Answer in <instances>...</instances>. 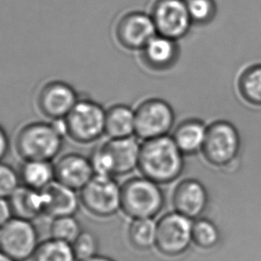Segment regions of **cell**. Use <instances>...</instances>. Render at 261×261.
I'll return each instance as SVG.
<instances>
[{
    "mask_svg": "<svg viewBox=\"0 0 261 261\" xmlns=\"http://www.w3.org/2000/svg\"><path fill=\"white\" fill-rule=\"evenodd\" d=\"M0 238H1V228H0Z\"/></svg>",
    "mask_w": 261,
    "mask_h": 261,
    "instance_id": "obj_34",
    "label": "cell"
},
{
    "mask_svg": "<svg viewBox=\"0 0 261 261\" xmlns=\"http://www.w3.org/2000/svg\"><path fill=\"white\" fill-rule=\"evenodd\" d=\"M141 144L134 137L109 139L98 146L90 160L95 174L112 176L129 173L138 165Z\"/></svg>",
    "mask_w": 261,
    "mask_h": 261,
    "instance_id": "obj_2",
    "label": "cell"
},
{
    "mask_svg": "<svg viewBox=\"0 0 261 261\" xmlns=\"http://www.w3.org/2000/svg\"><path fill=\"white\" fill-rule=\"evenodd\" d=\"M142 60L147 67L155 71L169 69L179 56L177 40L156 34L141 50Z\"/></svg>",
    "mask_w": 261,
    "mask_h": 261,
    "instance_id": "obj_16",
    "label": "cell"
},
{
    "mask_svg": "<svg viewBox=\"0 0 261 261\" xmlns=\"http://www.w3.org/2000/svg\"><path fill=\"white\" fill-rule=\"evenodd\" d=\"M44 215L51 218L74 216L79 208V197L75 190L55 180L41 190Z\"/></svg>",
    "mask_w": 261,
    "mask_h": 261,
    "instance_id": "obj_15",
    "label": "cell"
},
{
    "mask_svg": "<svg viewBox=\"0 0 261 261\" xmlns=\"http://www.w3.org/2000/svg\"><path fill=\"white\" fill-rule=\"evenodd\" d=\"M84 261H113L111 258H109V257H103V256H98V255H96L94 257H91V258H89V259H86V260Z\"/></svg>",
    "mask_w": 261,
    "mask_h": 261,
    "instance_id": "obj_32",
    "label": "cell"
},
{
    "mask_svg": "<svg viewBox=\"0 0 261 261\" xmlns=\"http://www.w3.org/2000/svg\"><path fill=\"white\" fill-rule=\"evenodd\" d=\"M0 261H16L13 257L8 256V254L5 253L0 250Z\"/></svg>",
    "mask_w": 261,
    "mask_h": 261,
    "instance_id": "obj_33",
    "label": "cell"
},
{
    "mask_svg": "<svg viewBox=\"0 0 261 261\" xmlns=\"http://www.w3.org/2000/svg\"><path fill=\"white\" fill-rule=\"evenodd\" d=\"M80 222L74 216L55 218L50 225V236L53 239L72 243L82 232Z\"/></svg>",
    "mask_w": 261,
    "mask_h": 261,
    "instance_id": "obj_25",
    "label": "cell"
},
{
    "mask_svg": "<svg viewBox=\"0 0 261 261\" xmlns=\"http://www.w3.org/2000/svg\"><path fill=\"white\" fill-rule=\"evenodd\" d=\"M8 200L15 218L33 220L44 214V200L41 190L20 185Z\"/></svg>",
    "mask_w": 261,
    "mask_h": 261,
    "instance_id": "obj_18",
    "label": "cell"
},
{
    "mask_svg": "<svg viewBox=\"0 0 261 261\" xmlns=\"http://www.w3.org/2000/svg\"><path fill=\"white\" fill-rule=\"evenodd\" d=\"M163 195L150 179L134 178L121 188V207L130 217L149 218L160 212Z\"/></svg>",
    "mask_w": 261,
    "mask_h": 261,
    "instance_id": "obj_5",
    "label": "cell"
},
{
    "mask_svg": "<svg viewBox=\"0 0 261 261\" xmlns=\"http://www.w3.org/2000/svg\"><path fill=\"white\" fill-rule=\"evenodd\" d=\"M192 225L187 217L180 213L167 215L156 225L155 243L163 253H181L192 239Z\"/></svg>",
    "mask_w": 261,
    "mask_h": 261,
    "instance_id": "obj_13",
    "label": "cell"
},
{
    "mask_svg": "<svg viewBox=\"0 0 261 261\" xmlns=\"http://www.w3.org/2000/svg\"><path fill=\"white\" fill-rule=\"evenodd\" d=\"M39 244L38 232L32 220L15 217L1 227L0 250L16 261L31 258Z\"/></svg>",
    "mask_w": 261,
    "mask_h": 261,
    "instance_id": "obj_9",
    "label": "cell"
},
{
    "mask_svg": "<svg viewBox=\"0 0 261 261\" xmlns=\"http://www.w3.org/2000/svg\"><path fill=\"white\" fill-rule=\"evenodd\" d=\"M19 173L8 164L0 161V198L8 199L20 186Z\"/></svg>",
    "mask_w": 261,
    "mask_h": 261,
    "instance_id": "obj_29",
    "label": "cell"
},
{
    "mask_svg": "<svg viewBox=\"0 0 261 261\" xmlns=\"http://www.w3.org/2000/svg\"><path fill=\"white\" fill-rule=\"evenodd\" d=\"M90 158L78 153L61 156L55 164L56 180L73 190H82L94 175Z\"/></svg>",
    "mask_w": 261,
    "mask_h": 261,
    "instance_id": "obj_14",
    "label": "cell"
},
{
    "mask_svg": "<svg viewBox=\"0 0 261 261\" xmlns=\"http://www.w3.org/2000/svg\"><path fill=\"white\" fill-rule=\"evenodd\" d=\"M83 206L97 217H109L121 207V188L112 176L94 174L81 190Z\"/></svg>",
    "mask_w": 261,
    "mask_h": 261,
    "instance_id": "obj_7",
    "label": "cell"
},
{
    "mask_svg": "<svg viewBox=\"0 0 261 261\" xmlns=\"http://www.w3.org/2000/svg\"><path fill=\"white\" fill-rule=\"evenodd\" d=\"M105 135L110 139L134 136L135 109L124 104H116L106 109Z\"/></svg>",
    "mask_w": 261,
    "mask_h": 261,
    "instance_id": "obj_19",
    "label": "cell"
},
{
    "mask_svg": "<svg viewBox=\"0 0 261 261\" xmlns=\"http://www.w3.org/2000/svg\"><path fill=\"white\" fill-rule=\"evenodd\" d=\"M135 135L143 140L168 135L174 126V112L161 98H148L135 109Z\"/></svg>",
    "mask_w": 261,
    "mask_h": 261,
    "instance_id": "obj_6",
    "label": "cell"
},
{
    "mask_svg": "<svg viewBox=\"0 0 261 261\" xmlns=\"http://www.w3.org/2000/svg\"><path fill=\"white\" fill-rule=\"evenodd\" d=\"M32 261H77L71 243L51 239L40 243Z\"/></svg>",
    "mask_w": 261,
    "mask_h": 261,
    "instance_id": "obj_23",
    "label": "cell"
},
{
    "mask_svg": "<svg viewBox=\"0 0 261 261\" xmlns=\"http://www.w3.org/2000/svg\"><path fill=\"white\" fill-rule=\"evenodd\" d=\"M79 98V95L71 84L64 81H49L38 92L37 108L51 121L64 119Z\"/></svg>",
    "mask_w": 261,
    "mask_h": 261,
    "instance_id": "obj_11",
    "label": "cell"
},
{
    "mask_svg": "<svg viewBox=\"0 0 261 261\" xmlns=\"http://www.w3.org/2000/svg\"><path fill=\"white\" fill-rule=\"evenodd\" d=\"M193 23L207 24L213 21L218 8L215 0H185Z\"/></svg>",
    "mask_w": 261,
    "mask_h": 261,
    "instance_id": "obj_26",
    "label": "cell"
},
{
    "mask_svg": "<svg viewBox=\"0 0 261 261\" xmlns=\"http://www.w3.org/2000/svg\"><path fill=\"white\" fill-rule=\"evenodd\" d=\"M168 135L145 140L141 145L138 165L142 174L153 181L167 182L181 173L182 156Z\"/></svg>",
    "mask_w": 261,
    "mask_h": 261,
    "instance_id": "obj_1",
    "label": "cell"
},
{
    "mask_svg": "<svg viewBox=\"0 0 261 261\" xmlns=\"http://www.w3.org/2000/svg\"><path fill=\"white\" fill-rule=\"evenodd\" d=\"M19 175L23 185L42 190L56 180L55 165L49 160H24Z\"/></svg>",
    "mask_w": 261,
    "mask_h": 261,
    "instance_id": "obj_21",
    "label": "cell"
},
{
    "mask_svg": "<svg viewBox=\"0 0 261 261\" xmlns=\"http://www.w3.org/2000/svg\"><path fill=\"white\" fill-rule=\"evenodd\" d=\"M77 261H84L98 255V243L97 237L89 231H82L72 243Z\"/></svg>",
    "mask_w": 261,
    "mask_h": 261,
    "instance_id": "obj_27",
    "label": "cell"
},
{
    "mask_svg": "<svg viewBox=\"0 0 261 261\" xmlns=\"http://www.w3.org/2000/svg\"><path fill=\"white\" fill-rule=\"evenodd\" d=\"M64 136L52 122L36 121L27 123L19 130L15 149L24 160H54L63 148Z\"/></svg>",
    "mask_w": 261,
    "mask_h": 261,
    "instance_id": "obj_3",
    "label": "cell"
},
{
    "mask_svg": "<svg viewBox=\"0 0 261 261\" xmlns=\"http://www.w3.org/2000/svg\"><path fill=\"white\" fill-rule=\"evenodd\" d=\"M149 15L158 34L175 40L186 36L193 23L185 0H156Z\"/></svg>",
    "mask_w": 261,
    "mask_h": 261,
    "instance_id": "obj_10",
    "label": "cell"
},
{
    "mask_svg": "<svg viewBox=\"0 0 261 261\" xmlns=\"http://www.w3.org/2000/svg\"><path fill=\"white\" fill-rule=\"evenodd\" d=\"M240 148V136L236 126L225 120H218L207 126L202 152L215 166H224L236 158Z\"/></svg>",
    "mask_w": 261,
    "mask_h": 261,
    "instance_id": "obj_8",
    "label": "cell"
},
{
    "mask_svg": "<svg viewBox=\"0 0 261 261\" xmlns=\"http://www.w3.org/2000/svg\"><path fill=\"white\" fill-rule=\"evenodd\" d=\"M9 138L8 134L3 127L0 124V161L7 156L9 150Z\"/></svg>",
    "mask_w": 261,
    "mask_h": 261,
    "instance_id": "obj_31",
    "label": "cell"
},
{
    "mask_svg": "<svg viewBox=\"0 0 261 261\" xmlns=\"http://www.w3.org/2000/svg\"><path fill=\"white\" fill-rule=\"evenodd\" d=\"M64 120L66 136L78 143H91L105 135L106 109L91 98H79Z\"/></svg>",
    "mask_w": 261,
    "mask_h": 261,
    "instance_id": "obj_4",
    "label": "cell"
},
{
    "mask_svg": "<svg viewBox=\"0 0 261 261\" xmlns=\"http://www.w3.org/2000/svg\"><path fill=\"white\" fill-rule=\"evenodd\" d=\"M14 218L10 201L7 198H0V228Z\"/></svg>",
    "mask_w": 261,
    "mask_h": 261,
    "instance_id": "obj_30",
    "label": "cell"
},
{
    "mask_svg": "<svg viewBox=\"0 0 261 261\" xmlns=\"http://www.w3.org/2000/svg\"><path fill=\"white\" fill-rule=\"evenodd\" d=\"M207 193L203 186L194 180H185L178 185L174 193V205L178 213L195 218L204 211Z\"/></svg>",
    "mask_w": 261,
    "mask_h": 261,
    "instance_id": "obj_17",
    "label": "cell"
},
{
    "mask_svg": "<svg viewBox=\"0 0 261 261\" xmlns=\"http://www.w3.org/2000/svg\"><path fill=\"white\" fill-rule=\"evenodd\" d=\"M241 97L250 105L261 107V64L250 65L238 78Z\"/></svg>",
    "mask_w": 261,
    "mask_h": 261,
    "instance_id": "obj_22",
    "label": "cell"
},
{
    "mask_svg": "<svg viewBox=\"0 0 261 261\" xmlns=\"http://www.w3.org/2000/svg\"><path fill=\"white\" fill-rule=\"evenodd\" d=\"M192 238L197 245L211 248L218 243V230L211 222L200 220L192 225Z\"/></svg>",
    "mask_w": 261,
    "mask_h": 261,
    "instance_id": "obj_28",
    "label": "cell"
},
{
    "mask_svg": "<svg viewBox=\"0 0 261 261\" xmlns=\"http://www.w3.org/2000/svg\"><path fill=\"white\" fill-rule=\"evenodd\" d=\"M207 126L201 120H184L175 127L172 138L182 153L190 154L202 149Z\"/></svg>",
    "mask_w": 261,
    "mask_h": 261,
    "instance_id": "obj_20",
    "label": "cell"
},
{
    "mask_svg": "<svg viewBox=\"0 0 261 261\" xmlns=\"http://www.w3.org/2000/svg\"><path fill=\"white\" fill-rule=\"evenodd\" d=\"M156 225L150 218H137L130 225L129 236L138 249H148L155 243Z\"/></svg>",
    "mask_w": 261,
    "mask_h": 261,
    "instance_id": "obj_24",
    "label": "cell"
},
{
    "mask_svg": "<svg viewBox=\"0 0 261 261\" xmlns=\"http://www.w3.org/2000/svg\"><path fill=\"white\" fill-rule=\"evenodd\" d=\"M156 34L151 16L144 12H128L120 17L115 27L117 43L127 50H142Z\"/></svg>",
    "mask_w": 261,
    "mask_h": 261,
    "instance_id": "obj_12",
    "label": "cell"
}]
</instances>
